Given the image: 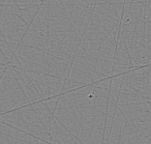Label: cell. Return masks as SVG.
I'll list each match as a JSON object with an SVG mask.
<instances>
[]
</instances>
